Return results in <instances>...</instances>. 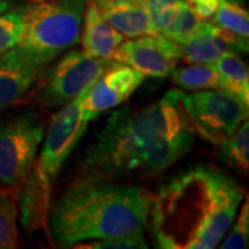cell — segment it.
Returning a JSON list of instances; mask_svg holds the SVG:
<instances>
[{
	"instance_id": "1",
	"label": "cell",
	"mask_w": 249,
	"mask_h": 249,
	"mask_svg": "<svg viewBox=\"0 0 249 249\" xmlns=\"http://www.w3.org/2000/svg\"><path fill=\"white\" fill-rule=\"evenodd\" d=\"M194 140L181 90H169L147 107L115 111L85 152L80 170L107 180L158 175L183 158Z\"/></svg>"
},
{
	"instance_id": "2",
	"label": "cell",
	"mask_w": 249,
	"mask_h": 249,
	"mask_svg": "<svg viewBox=\"0 0 249 249\" xmlns=\"http://www.w3.org/2000/svg\"><path fill=\"white\" fill-rule=\"evenodd\" d=\"M244 190L222 172L196 166L152 196L148 222L158 248L213 249L227 234Z\"/></svg>"
},
{
	"instance_id": "3",
	"label": "cell",
	"mask_w": 249,
	"mask_h": 249,
	"mask_svg": "<svg viewBox=\"0 0 249 249\" xmlns=\"http://www.w3.org/2000/svg\"><path fill=\"white\" fill-rule=\"evenodd\" d=\"M152 194L142 186L83 176L50 208L49 238L60 247L144 232Z\"/></svg>"
},
{
	"instance_id": "4",
	"label": "cell",
	"mask_w": 249,
	"mask_h": 249,
	"mask_svg": "<svg viewBox=\"0 0 249 249\" xmlns=\"http://www.w3.org/2000/svg\"><path fill=\"white\" fill-rule=\"evenodd\" d=\"M88 89L52 116L46 136H43L45 142L40 154L36 155L34 165L19 188L18 212L21 223L28 232L42 230L49 235L47 222L52 208L54 181L65 160L86 133L89 124L82 119L80 108L82 98Z\"/></svg>"
},
{
	"instance_id": "5",
	"label": "cell",
	"mask_w": 249,
	"mask_h": 249,
	"mask_svg": "<svg viewBox=\"0 0 249 249\" xmlns=\"http://www.w3.org/2000/svg\"><path fill=\"white\" fill-rule=\"evenodd\" d=\"M85 1L42 0L21 10L17 46L47 65L79 42Z\"/></svg>"
},
{
	"instance_id": "6",
	"label": "cell",
	"mask_w": 249,
	"mask_h": 249,
	"mask_svg": "<svg viewBox=\"0 0 249 249\" xmlns=\"http://www.w3.org/2000/svg\"><path fill=\"white\" fill-rule=\"evenodd\" d=\"M45 122L24 111L0 124V187L19 191L43 142Z\"/></svg>"
},
{
	"instance_id": "7",
	"label": "cell",
	"mask_w": 249,
	"mask_h": 249,
	"mask_svg": "<svg viewBox=\"0 0 249 249\" xmlns=\"http://www.w3.org/2000/svg\"><path fill=\"white\" fill-rule=\"evenodd\" d=\"M181 106L194 133L217 145L248 119V106L222 89L181 91Z\"/></svg>"
},
{
	"instance_id": "8",
	"label": "cell",
	"mask_w": 249,
	"mask_h": 249,
	"mask_svg": "<svg viewBox=\"0 0 249 249\" xmlns=\"http://www.w3.org/2000/svg\"><path fill=\"white\" fill-rule=\"evenodd\" d=\"M112 61L98 58L85 50H71L55 64L42 90V103L47 108H60L71 103L111 67Z\"/></svg>"
},
{
	"instance_id": "9",
	"label": "cell",
	"mask_w": 249,
	"mask_h": 249,
	"mask_svg": "<svg viewBox=\"0 0 249 249\" xmlns=\"http://www.w3.org/2000/svg\"><path fill=\"white\" fill-rule=\"evenodd\" d=\"M144 78L132 67L112 61L82 98V119L90 124L101 114L119 107L133 94Z\"/></svg>"
},
{
	"instance_id": "10",
	"label": "cell",
	"mask_w": 249,
	"mask_h": 249,
	"mask_svg": "<svg viewBox=\"0 0 249 249\" xmlns=\"http://www.w3.org/2000/svg\"><path fill=\"white\" fill-rule=\"evenodd\" d=\"M112 60L148 78H166L178 62L176 42L160 35H142L122 42Z\"/></svg>"
},
{
	"instance_id": "11",
	"label": "cell",
	"mask_w": 249,
	"mask_h": 249,
	"mask_svg": "<svg viewBox=\"0 0 249 249\" xmlns=\"http://www.w3.org/2000/svg\"><path fill=\"white\" fill-rule=\"evenodd\" d=\"M45 67L19 46L0 53V112L27 96Z\"/></svg>"
},
{
	"instance_id": "12",
	"label": "cell",
	"mask_w": 249,
	"mask_h": 249,
	"mask_svg": "<svg viewBox=\"0 0 249 249\" xmlns=\"http://www.w3.org/2000/svg\"><path fill=\"white\" fill-rule=\"evenodd\" d=\"M178 57L187 64H212L224 54L248 52V39L204 21L196 34L178 42Z\"/></svg>"
},
{
	"instance_id": "13",
	"label": "cell",
	"mask_w": 249,
	"mask_h": 249,
	"mask_svg": "<svg viewBox=\"0 0 249 249\" xmlns=\"http://www.w3.org/2000/svg\"><path fill=\"white\" fill-rule=\"evenodd\" d=\"M124 40V36L103 17L96 1L89 0L83 10L80 28L79 42L82 50L93 57L112 60L115 50Z\"/></svg>"
},
{
	"instance_id": "14",
	"label": "cell",
	"mask_w": 249,
	"mask_h": 249,
	"mask_svg": "<svg viewBox=\"0 0 249 249\" xmlns=\"http://www.w3.org/2000/svg\"><path fill=\"white\" fill-rule=\"evenodd\" d=\"M98 9L108 24L115 28L124 37L132 39L142 35H152L151 16L147 9L145 0H136L104 7L98 6Z\"/></svg>"
},
{
	"instance_id": "15",
	"label": "cell",
	"mask_w": 249,
	"mask_h": 249,
	"mask_svg": "<svg viewBox=\"0 0 249 249\" xmlns=\"http://www.w3.org/2000/svg\"><path fill=\"white\" fill-rule=\"evenodd\" d=\"M220 76V89L249 104V72L238 54L229 53L212 62Z\"/></svg>"
},
{
	"instance_id": "16",
	"label": "cell",
	"mask_w": 249,
	"mask_h": 249,
	"mask_svg": "<svg viewBox=\"0 0 249 249\" xmlns=\"http://www.w3.org/2000/svg\"><path fill=\"white\" fill-rule=\"evenodd\" d=\"M175 85L188 91L220 89V76L213 64H187L175 67L169 73Z\"/></svg>"
},
{
	"instance_id": "17",
	"label": "cell",
	"mask_w": 249,
	"mask_h": 249,
	"mask_svg": "<svg viewBox=\"0 0 249 249\" xmlns=\"http://www.w3.org/2000/svg\"><path fill=\"white\" fill-rule=\"evenodd\" d=\"M18 194L17 190L0 187V249L18 247Z\"/></svg>"
},
{
	"instance_id": "18",
	"label": "cell",
	"mask_w": 249,
	"mask_h": 249,
	"mask_svg": "<svg viewBox=\"0 0 249 249\" xmlns=\"http://www.w3.org/2000/svg\"><path fill=\"white\" fill-rule=\"evenodd\" d=\"M220 158L230 168L248 170L249 168V124L245 119L237 130L220 144Z\"/></svg>"
},
{
	"instance_id": "19",
	"label": "cell",
	"mask_w": 249,
	"mask_h": 249,
	"mask_svg": "<svg viewBox=\"0 0 249 249\" xmlns=\"http://www.w3.org/2000/svg\"><path fill=\"white\" fill-rule=\"evenodd\" d=\"M212 24L224 31L241 36L249 37V16L248 11L242 9L241 4L230 3L227 0H219V7L212 18Z\"/></svg>"
},
{
	"instance_id": "20",
	"label": "cell",
	"mask_w": 249,
	"mask_h": 249,
	"mask_svg": "<svg viewBox=\"0 0 249 249\" xmlns=\"http://www.w3.org/2000/svg\"><path fill=\"white\" fill-rule=\"evenodd\" d=\"M202 19L196 17V14L193 13V10L187 6V3L183 0L180 7H178V14L175 16L172 24L169 28L162 34L160 36L173 40V42H181L187 39L188 36H191L193 34H196V31L199 29V27L202 25Z\"/></svg>"
},
{
	"instance_id": "21",
	"label": "cell",
	"mask_w": 249,
	"mask_h": 249,
	"mask_svg": "<svg viewBox=\"0 0 249 249\" xmlns=\"http://www.w3.org/2000/svg\"><path fill=\"white\" fill-rule=\"evenodd\" d=\"M242 204V202H241ZM241 206V205H240ZM226 237V235H224ZM249 240V201L245 196V201L241 206L238 216L235 214L231 226L227 231V237L223 241L222 249H242L248 247Z\"/></svg>"
},
{
	"instance_id": "22",
	"label": "cell",
	"mask_w": 249,
	"mask_h": 249,
	"mask_svg": "<svg viewBox=\"0 0 249 249\" xmlns=\"http://www.w3.org/2000/svg\"><path fill=\"white\" fill-rule=\"evenodd\" d=\"M22 29L21 11H6L0 14V53L17 46Z\"/></svg>"
},
{
	"instance_id": "23",
	"label": "cell",
	"mask_w": 249,
	"mask_h": 249,
	"mask_svg": "<svg viewBox=\"0 0 249 249\" xmlns=\"http://www.w3.org/2000/svg\"><path fill=\"white\" fill-rule=\"evenodd\" d=\"M75 248L86 249H145L148 248L147 241L144 238L142 232L129 234L124 237L115 238H106V240L88 241L86 245H76Z\"/></svg>"
},
{
	"instance_id": "24",
	"label": "cell",
	"mask_w": 249,
	"mask_h": 249,
	"mask_svg": "<svg viewBox=\"0 0 249 249\" xmlns=\"http://www.w3.org/2000/svg\"><path fill=\"white\" fill-rule=\"evenodd\" d=\"M193 13L202 21L211 22L219 7V0H184Z\"/></svg>"
},
{
	"instance_id": "25",
	"label": "cell",
	"mask_w": 249,
	"mask_h": 249,
	"mask_svg": "<svg viewBox=\"0 0 249 249\" xmlns=\"http://www.w3.org/2000/svg\"><path fill=\"white\" fill-rule=\"evenodd\" d=\"M176 1H178V0H145V4H147L148 11H150V16L152 17L163 9L175 4Z\"/></svg>"
},
{
	"instance_id": "26",
	"label": "cell",
	"mask_w": 249,
	"mask_h": 249,
	"mask_svg": "<svg viewBox=\"0 0 249 249\" xmlns=\"http://www.w3.org/2000/svg\"><path fill=\"white\" fill-rule=\"evenodd\" d=\"M96 4L100 7L104 6H114V4H119V3H127V1H136V0H94Z\"/></svg>"
},
{
	"instance_id": "27",
	"label": "cell",
	"mask_w": 249,
	"mask_h": 249,
	"mask_svg": "<svg viewBox=\"0 0 249 249\" xmlns=\"http://www.w3.org/2000/svg\"><path fill=\"white\" fill-rule=\"evenodd\" d=\"M13 0H0V14L10 11V9L13 7Z\"/></svg>"
},
{
	"instance_id": "28",
	"label": "cell",
	"mask_w": 249,
	"mask_h": 249,
	"mask_svg": "<svg viewBox=\"0 0 249 249\" xmlns=\"http://www.w3.org/2000/svg\"><path fill=\"white\" fill-rule=\"evenodd\" d=\"M227 1H230V3H235V4H241V6H242L245 0H227Z\"/></svg>"
},
{
	"instance_id": "29",
	"label": "cell",
	"mask_w": 249,
	"mask_h": 249,
	"mask_svg": "<svg viewBox=\"0 0 249 249\" xmlns=\"http://www.w3.org/2000/svg\"><path fill=\"white\" fill-rule=\"evenodd\" d=\"M78 1H85V3H86V1H89V0H78Z\"/></svg>"
},
{
	"instance_id": "30",
	"label": "cell",
	"mask_w": 249,
	"mask_h": 249,
	"mask_svg": "<svg viewBox=\"0 0 249 249\" xmlns=\"http://www.w3.org/2000/svg\"><path fill=\"white\" fill-rule=\"evenodd\" d=\"M32 1H42V0H32Z\"/></svg>"
}]
</instances>
